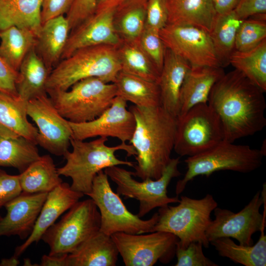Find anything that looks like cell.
<instances>
[{"label": "cell", "instance_id": "obj_42", "mask_svg": "<svg viewBox=\"0 0 266 266\" xmlns=\"http://www.w3.org/2000/svg\"><path fill=\"white\" fill-rule=\"evenodd\" d=\"M22 193L18 175L0 169V208Z\"/></svg>", "mask_w": 266, "mask_h": 266}, {"label": "cell", "instance_id": "obj_37", "mask_svg": "<svg viewBox=\"0 0 266 266\" xmlns=\"http://www.w3.org/2000/svg\"><path fill=\"white\" fill-rule=\"evenodd\" d=\"M265 14L258 15L257 18L242 20L237 30L234 50L244 52L250 50L266 39Z\"/></svg>", "mask_w": 266, "mask_h": 266}, {"label": "cell", "instance_id": "obj_32", "mask_svg": "<svg viewBox=\"0 0 266 266\" xmlns=\"http://www.w3.org/2000/svg\"><path fill=\"white\" fill-rule=\"evenodd\" d=\"M117 51L121 70L158 83L161 72L142 48L139 38L122 41Z\"/></svg>", "mask_w": 266, "mask_h": 266}, {"label": "cell", "instance_id": "obj_6", "mask_svg": "<svg viewBox=\"0 0 266 266\" xmlns=\"http://www.w3.org/2000/svg\"><path fill=\"white\" fill-rule=\"evenodd\" d=\"M266 155L264 149H253L248 145H237L223 140L211 148L198 155L188 157L184 162L187 170L176 185L178 196L188 183L200 175L209 177L220 170L249 173L259 168Z\"/></svg>", "mask_w": 266, "mask_h": 266}, {"label": "cell", "instance_id": "obj_21", "mask_svg": "<svg viewBox=\"0 0 266 266\" xmlns=\"http://www.w3.org/2000/svg\"><path fill=\"white\" fill-rule=\"evenodd\" d=\"M191 66L184 59L166 48L157 83L160 91L161 106L175 117L179 111L181 86Z\"/></svg>", "mask_w": 266, "mask_h": 266}, {"label": "cell", "instance_id": "obj_14", "mask_svg": "<svg viewBox=\"0 0 266 266\" xmlns=\"http://www.w3.org/2000/svg\"><path fill=\"white\" fill-rule=\"evenodd\" d=\"M159 33L166 48L191 66L222 67L207 31L193 26L167 24Z\"/></svg>", "mask_w": 266, "mask_h": 266}, {"label": "cell", "instance_id": "obj_3", "mask_svg": "<svg viewBox=\"0 0 266 266\" xmlns=\"http://www.w3.org/2000/svg\"><path fill=\"white\" fill-rule=\"evenodd\" d=\"M107 137H100L90 141L71 138V151L64 155L66 163L58 168L59 174L71 179L70 188L74 191L87 195L90 193L93 180L100 171L113 166L125 165L134 167V162L118 159L115 153L119 150L126 152L127 156H135L133 146L126 142L109 146Z\"/></svg>", "mask_w": 266, "mask_h": 266}, {"label": "cell", "instance_id": "obj_46", "mask_svg": "<svg viewBox=\"0 0 266 266\" xmlns=\"http://www.w3.org/2000/svg\"><path fill=\"white\" fill-rule=\"evenodd\" d=\"M39 266H69L68 254L43 255Z\"/></svg>", "mask_w": 266, "mask_h": 266}, {"label": "cell", "instance_id": "obj_12", "mask_svg": "<svg viewBox=\"0 0 266 266\" xmlns=\"http://www.w3.org/2000/svg\"><path fill=\"white\" fill-rule=\"evenodd\" d=\"M266 195L265 183L262 191L257 192L249 202L237 213L216 207L213 210L215 219L211 220L206 231L208 241L230 237L237 240L241 245H253V235L265 230L266 207L263 214L260 210L266 200Z\"/></svg>", "mask_w": 266, "mask_h": 266}, {"label": "cell", "instance_id": "obj_11", "mask_svg": "<svg viewBox=\"0 0 266 266\" xmlns=\"http://www.w3.org/2000/svg\"><path fill=\"white\" fill-rule=\"evenodd\" d=\"M103 170L95 177L92 190L87 196L96 204L100 216V231L111 236L117 233L141 234L153 232L158 219V212L144 220L131 212L120 196L112 189Z\"/></svg>", "mask_w": 266, "mask_h": 266}, {"label": "cell", "instance_id": "obj_5", "mask_svg": "<svg viewBox=\"0 0 266 266\" xmlns=\"http://www.w3.org/2000/svg\"><path fill=\"white\" fill-rule=\"evenodd\" d=\"M178 203L159 207L158 219L153 232L174 234L178 239L177 245L183 248L193 242H200L203 247L208 248L210 242L206 231L212 220L211 213L217 207V201L207 194L201 199L182 196Z\"/></svg>", "mask_w": 266, "mask_h": 266}, {"label": "cell", "instance_id": "obj_18", "mask_svg": "<svg viewBox=\"0 0 266 266\" xmlns=\"http://www.w3.org/2000/svg\"><path fill=\"white\" fill-rule=\"evenodd\" d=\"M47 194L22 192L6 204V214L0 220V236L18 235L26 239L33 230Z\"/></svg>", "mask_w": 266, "mask_h": 266}, {"label": "cell", "instance_id": "obj_38", "mask_svg": "<svg viewBox=\"0 0 266 266\" xmlns=\"http://www.w3.org/2000/svg\"><path fill=\"white\" fill-rule=\"evenodd\" d=\"M139 41L143 50L161 72L166 48L161 38L159 31L145 27Z\"/></svg>", "mask_w": 266, "mask_h": 266}, {"label": "cell", "instance_id": "obj_31", "mask_svg": "<svg viewBox=\"0 0 266 266\" xmlns=\"http://www.w3.org/2000/svg\"><path fill=\"white\" fill-rule=\"evenodd\" d=\"M261 231L255 244H237L230 237H220L210 242L219 255L245 266H266V235Z\"/></svg>", "mask_w": 266, "mask_h": 266}, {"label": "cell", "instance_id": "obj_9", "mask_svg": "<svg viewBox=\"0 0 266 266\" xmlns=\"http://www.w3.org/2000/svg\"><path fill=\"white\" fill-rule=\"evenodd\" d=\"M224 139L220 119L208 103L197 104L176 117L173 150L180 156H193Z\"/></svg>", "mask_w": 266, "mask_h": 266}, {"label": "cell", "instance_id": "obj_30", "mask_svg": "<svg viewBox=\"0 0 266 266\" xmlns=\"http://www.w3.org/2000/svg\"><path fill=\"white\" fill-rule=\"evenodd\" d=\"M147 0H129L113 14L115 31L121 41L138 39L145 26Z\"/></svg>", "mask_w": 266, "mask_h": 266}, {"label": "cell", "instance_id": "obj_16", "mask_svg": "<svg viewBox=\"0 0 266 266\" xmlns=\"http://www.w3.org/2000/svg\"><path fill=\"white\" fill-rule=\"evenodd\" d=\"M69 122L72 138L81 140L111 137L126 142L131 139L135 127L134 115L127 109V101L119 96H116L111 105L95 119L81 123Z\"/></svg>", "mask_w": 266, "mask_h": 266}, {"label": "cell", "instance_id": "obj_8", "mask_svg": "<svg viewBox=\"0 0 266 266\" xmlns=\"http://www.w3.org/2000/svg\"><path fill=\"white\" fill-rule=\"evenodd\" d=\"M179 157L171 158L162 176L158 179H147L138 181L133 178V171L119 166L104 169L116 185V193L125 199H134L139 203L137 216L141 218L156 207L179 202L178 197L167 196V188L171 180L181 175L178 169Z\"/></svg>", "mask_w": 266, "mask_h": 266}, {"label": "cell", "instance_id": "obj_40", "mask_svg": "<svg viewBox=\"0 0 266 266\" xmlns=\"http://www.w3.org/2000/svg\"><path fill=\"white\" fill-rule=\"evenodd\" d=\"M166 0H147L145 27L160 31L167 23Z\"/></svg>", "mask_w": 266, "mask_h": 266}, {"label": "cell", "instance_id": "obj_2", "mask_svg": "<svg viewBox=\"0 0 266 266\" xmlns=\"http://www.w3.org/2000/svg\"><path fill=\"white\" fill-rule=\"evenodd\" d=\"M129 109L135 120L129 141L136 151L133 175L141 180L157 179L171 159L176 117L161 105L146 108L133 105Z\"/></svg>", "mask_w": 266, "mask_h": 266}, {"label": "cell", "instance_id": "obj_4", "mask_svg": "<svg viewBox=\"0 0 266 266\" xmlns=\"http://www.w3.org/2000/svg\"><path fill=\"white\" fill-rule=\"evenodd\" d=\"M121 70L117 47L99 45L83 48L61 60L52 69L46 92L66 91L79 81L90 77L114 83Z\"/></svg>", "mask_w": 266, "mask_h": 266}, {"label": "cell", "instance_id": "obj_47", "mask_svg": "<svg viewBox=\"0 0 266 266\" xmlns=\"http://www.w3.org/2000/svg\"><path fill=\"white\" fill-rule=\"evenodd\" d=\"M240 0H213L217 14H224L232 11Z\"/></svg>", "mask_w": 266, "mask_h": 266}, {"label": "cell", "instance_id": "obj_28", "mask_svg": "<svg viewBox=\"0 0 266 266\" xmlns=\"http://www.w3.org/2000/svg\"><path fill=\"white\" fill-rule=\"evenodd\" d=\"M114 83L116 96L134 105L146 108L161 105L160 91L156 82L120 70Z\"/></svg>", "mask_w": 266, "mask_h": 266}, {"label": "cell", "instance_id": "obj_49", "mask_svg": "<svg viewBox=\"0 0 266 266\" xmlns=\"http://www.w3.org/2000/svg\"><path fill=\"white\" fill-rule=\"evenodd\" d=\"M20 264L18 257L13 255L9 259H3L0 263V266H16Z\"/></svg>", "mask_w": 266, "mask_h": 266}, {"label": "cell", "instance_id": "obj_44", "mask_svg": "<svg viewBox=\"0 0 266 266\" xmlns=\"http://www.w3.org/2000/svg\"><path fill=\"white\" fill-rule=\"evenodd\" d=\"M74 0H42L41 25L46 21L66 14Z\"/></svg>", "mask_w": 266, "mask_h": 266}, {"label": "cell", "instance_id": "obj_39", "mask_svg": "<svg viewBox=\"0 0 266 266\" xmlns=\"http://www.w3.org/2000/svg\"><path fill=\"white\" fill-rule=\"evenodd\" d=\"M202 244L193 242L186 248L176 244L175 253L177 262L175 266H218L203 254Z\"/></svg>", "mask_w": 266, "mask_h": 266}, {"label": "cell", "instance_id": "obj_10", "mask_svg": "<svg viewBox=\"0 0 266 266\" xmlns=\"http://www.w3.org/2000/svg\"><path fill=\"white\" fill-rule=\"evenodd\" d=\"M100 226V213L93 200H79L45 231L41 239L49 246V254H68L99 231Z\"/></svg>", "mask_w": 266, "mask_h": 266}, {"label": "cell", "instance_id": "obj_35", "mask_svg": "<svg viewBox=\"0 0 266 266\" xmlns=\"http://www.w3.org/2000/svg\"><path fill=\"white\" fill-rule=\"evenodd\" d=\"M36 145L22 136H0V166L12 167L21 173L40 156Z\"/></svg>", "mask_w": 266, "mask_h": 266}, {"label": "cell", "instance_id": "obj_7", "mask_svg": "<svg viewBox=\"0 0 266 266\" xmlns=\"http://www.w3.org/2000/svg\"><path fill=\"white\" fill-rule=\"evenodd\" d=\"M47 94L64 118L81 123L95 119L111 105L116 96V88L114 83L90 77L75 83L67 90Z\"/></svg>", "mask_w": 266, "mask_h": 266}, {"label": "cell", "instance_id": "obj_26", "mask_svg": "<svg viewBox=\"0 0 266 266\" xmlns=\"http://www.w3.org/2000/svg\"><path fill=\"white\" fill-rule=\"evenodd\" d=\"M42 0H0V32L15 26L33 31L41 27Z\"/></svg>", "mask_w": 266, "mask_h": 266}, {"label": "cell", "instance_id": "obj_13", "mask_svg": "<svg viewBox=\"0 0 266 266\" xmlns=\"http://www.w3.org/2000/svg\"><path fill=\"white\" fill-rule=\"evenodd\" d=\"M126 266H152L169 263L175 256L178 238L163 231L148 234L117 233L111 235Z\"/></svg>", "mask_w": 266, "mask_h": 266}, {"label": "cell", "instance_id": "obj_36", "mask_svg": "<svg viewBox=\"0 0 266 266\" xmlns=\"http://www.w3.org/2000/svg\"><path fill=\"white\" fill-rule=\"evenodd\" d=\"M242 21L233 11L217 14L209 34L222 67L229 64V59L234 50L236 35Z\"/></svg>", "mask_w": 266, "mask_h": 266}, {"label": "cell", "instance_id": "obj_27", "mask_svg": "<svg viewBox=\"0 0 266 266\" xmlns=\"http://www.w3.org/2000/svg\"><path fill=\"white\" fill-rule=\"evenodd\" d=\"M19 72L17 91L19 98L28 101L47 95L46 85L50 71L34 48L24 59Z\"/></svg>", "mask_w": 266, "mask_h": 266}, {"label": "cell", "instance_id": "obj_43", "mask_svg": "<svg viewBox=\"0 0 266 266\" xmlns=\"http://www.w3.org/2000/svg\"><path fill=\"white\" fill-rule=\"evenodd\" d=\"M19 76V71L12 67L0 56V92L18 97L17 84Z\"/></svg>", "mask_w": 266, "mask_h": 266}, {"label": "cell", "instance_id": "obj_41", "mask_svg": "<svg viewBox=\"0 0 266 266\" xmlns=\"http://www.w3.org/2000/svg\"><path fill=\"white\" fill-rule=\"evenodd\" d=\"M96 7L97 0H74L66 16L70 31L93 15Z\"/></svg>", "mask_w": 266, "mask_h": 266}, {"label": "cell", "instance_id": "obj_22", "mask_svg": "<svg viewBox=\"0 0 266 266\" xmlns=\"http://www.w3.org/2000/svg\"><path fill=\"white\" fill-rule=\"evenodd\" d=\"M27 102L0 92V136H22L36 144L38 130L28 119Z\"/></svg>", "mask_w": 266, "mask_h": 266}, {"label": "cell", "instance_id": "obj_17", "mask_svg": "<svg viewBox=\"0 0 266 266\" xmlns=\"http://www.w3.org/2000/svg\"><path fill=\"white\" fill-rule=\"evenodd\" d=\"M114 10L95 12L71 31L61 60L85 47L99 45L118 47L122 41L114 28Z\"/></svg>", "mask_w": 266, "mask_h": 266}, {"label": "cell", "instance_id": "obj_19", "mask_svg": "<svg viewBox=\"0 0 266 266\" xmlns=\"http://www.w3.org/2000/svg\"><path fill=\"white\" fill-rule=\"evenodd\" d=\"M84 195L73 190L70 185L65 182L48 192L32 233L23 244L15 248L14 255L19 257L33 243H37L57 219Z\"/></svg>", "mask_w": 266, "mask_h": 266}, {"label": "cell", "instance_id": "obj_25", "mask_svg": "<svg viewBox=\"0 0 266 266\" xmlns=\"http://www.w3.org/2000/svg\"><path fill=\"white\" fill-rule=\"evenodd\" d=\"M167 23L195 26L209 33L216 16L213 0H166Z\"/></svg>", "mask_w": 266, "mask_h": 266}, {"label": "cell", "instance_id": "obj_50", "mask_svg": "<svg viewBox=\"0 0 266 266\" xmlns=\"http://www.w3.org/2000/svg\"><path fill=\"white\" fill-rule=\"evenodd\" d=\"M24 266H33V265H32L31 261L29 259H24Z\"/></svg>", "mask_w": 266, "mask_h": 266}, {"label": "cell", "instance_id": "obj_29", "mask_svg": "<svg viewBox=\"0 0 266 266\" xmlns=\"http://www.w3.org/2000/svg\"><path fill=\"white\" fill-rule=\"evenodd\" d=\"M19 175L22 192L48 193L63 182L49 155L40 156Z\"/></svg>", "mask_w": 266, "mask_h": 266}, {"label": "cell", "instance_id": "obj_34", "mask_svg": "<svg viewBox=\"0 0 266 266\" xmlns=\"http://www.w3.org/2000/svg\"><path fill=\"white\" fill-rule=\"evenodd\" d=\"M229 63L264 92L266 91V39L247 51L234 50Z\"/></svg>", "mask_w": 266, "mask_h": 266}, {"label": "cell", "instance_id": "obj_15", "mask_svg": "<svg viewBox=\"0 0 266 266\" xmlns=\"http://www.w3.org/2000/svg\"><path fill=\"white\" fill-rule=\"evenodd\" d=\"M27 114L37 127V145L52 154L64 156L70 145L72 129L48 94L28 101Z\"/></svg>", "mask_w": 266, "mask_h": 266}, {"label": "cell", "instance_id": "obj_20", "mask_svg": "<svg viewBox=\"0 0 266 266\" xmlns=\"http://www.w3.org/2000/svg\"><path fill=\"white\" fill-rule=\"evenodd\" d=\"M224 74L220 67L191 66L181 86L177 116L197 104L207 103L213 86Z\"/></svg>", "mask_w": 266, "mask_h": 266}, {"label": "cell", "instance_id": "obj_1", "mask_svg": "<svg viewBox=\"0 0 266 266\" xmlns=\"http://www.w3.org/2000/svg\"><path fill=\"white\" fill-rule=\"evenodd\" d=\"M264 93L235 69L225 73L216 83L210 93L208 104L220 119L224 140L233 142L265 128Z\"/></svg>", "mask_w": 266, "mask_h": 266}, {"label": "cell", "instance_id": "obj_48", "mask_svg": "<svg viewBox=\"0 0 266 266\" xmlns=\"http://www.w3.org/2000/svg\"><path fill=\"white\" fill-rule=\"evenodd\" d=\"M129 0H97L95 12L114 9L120 4Z\"/></svg>", "mask_w": 266, "mask_h": 266}, {"label": "cell", "instance_id": "obj_24", "mask_svg": "<svg viewBox=\"0 0 266 266\" xmlns=\"http://www.w3.org/2000/svg\"><path fill=\"white\" fill-rule=\"evenodd\" d=\"M118 255L111 236L99 231L68 254L69 266H115Z\"/></svg>", "mask_w": 266, "mask_h": 266}, {"label": "cell", "instance_id": "obj_23", "mask_svg": "<svg viewBox=\"0 0 266 266\" xmlns=\"http://www.w3.org/2000/svg\"><path fill=\"white\" fill-rule=\"evenodd\" d=\"M70 29L64 15L41 25L36 36L35 50L50 71L61 61Z\"/></svg>", "mask_w": 266, "mask_h": 266}, {"label": "cell", "instance_id": "obj_45", "mask_svg": "<svg viewBox=\"0 0 266 266\" xmlns=\"http://www.w3.org/2000/svg\"><path fill=\"white\" fill-rule=\"evenodd\" d=\"M240 20L266 13V0H240L233 10Z\"/></svg>", "mask_w": 266, "mask_h": 266}, {"label": "cell", "instance_id": "obj_33", "mask_svg": "<svg viewBox=\"0 0 266 266\" xmlns=\"http://www.w3.org/2000/svg\"><path fill=\"white\" fill-rule=\"evenodd\" d=\"M0 56L19 71L27 54L35 48L36 34L32 30L15 26L0 32Z\"/></svg>", "mask_w": 266, "mask_h": 266}, {"label": "cell", "instance_id": "obj_51", "mask_svg": "<svg viewBox=\"0 0 266 266\" xmlns=\"http://www.w3.org/2000/svg\"><path fill=\"white\" fill-rule=\"evenodd\" d=\"M1 218H2V217H1V216L0 215V219H1Z\"/></svg>", "mask_w": 266, "mask_h": 266}]
</instances>
